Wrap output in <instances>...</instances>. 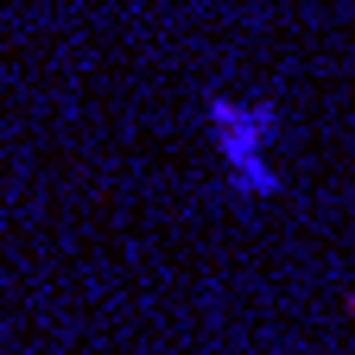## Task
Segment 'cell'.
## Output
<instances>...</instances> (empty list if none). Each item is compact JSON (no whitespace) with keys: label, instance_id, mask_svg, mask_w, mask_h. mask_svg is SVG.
Segmentation results:
<instances>
[{"label":"cell","instance_id":"6da1fadb","mask_svg":"<svg viewBox=\"0 0 355 355\" xmlns=\"http://www.w3.org/2000/svg\"><path fill=\"white\" fill-rule=\"evenodd\" d=\"M203 140L222 171L229 197L273 203L286 191L279 178V108L254 89H209L203 96Z\"/></svg>","mask_w":355,"mask_h":355}]
</instances>
